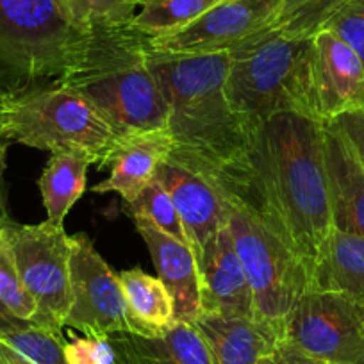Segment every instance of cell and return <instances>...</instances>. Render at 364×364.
<instances>
[{
	"mask_svg": "<svg viewBox=\"0 0 364 364\" xmlns=\"http://www.w3.org/2000/svg\"><path fill=\"white\" fill-rule=\"evenodd\" d=\"M209 184L282 241L311 273L334 230L321 122L295 113L269 118Z\"/></svg>",
	"mask_w": 364,
	"mask_h": 364,
	"instance_id": "obj_1",
	"label": "cell"
},
{
	"mask_svg": "<svg viewBox=\"0 0 364 364\" xmlns=\"http://www.w3.org/2000/svg\"><path fill=\"white\" fill-rule=\"evenodd\" d=\"M150 61L168 104L170 161L209 182L248 141L225 97L229 52L168 55L150 50Z\"/></svg>",
	"mask_w": 364,
	"mask_h": 364,
	"instance_id": "obj_2",
	"label": "cell"
},
{
	"mask_svg": "<svg viewBox=\"0 0 364 364\" xmlns=\"http://www.w3.org/2000/svg\"><path fill=\"white\" fill-rule=\"evenodd\" d=\"M59 82L86 97L118 134L168 127V104L150 61L149 36L131 23L87 31L79 58Z\"/></svg>",
	"mask_w": 364,
	"mask_h": 364,
	"instance_id": "obj_3",
	"label": "cell"
},
{
	"mask_svg": "<svg viewBox=\"0 0 364 364\" xmlns=\"http://www.w3.org/2000/svg\"><path fill=\"white\" fill-rule=\"evenodd\" d=\"M313 52V36H289L273 27L229 52L225 97L248 134L277 114L316 120Z\"/></svg>",
	"mask_w": 364,
	"mask_h": 364,
	"instance_id": "obj_4",
	"label": "cell"
},
{
	"mask_svg": "<svg viewBox=\"0 0 364 364\" xmlns=\"http://www.w3.org/2000/svg\"><path fill=\"white\" fill-rule=\"evenodd\" d=\"M86 36L61 0H0V90L18 95L59 80Z\"/></svg>",
	"mask_w": 364,
	"mask_h": 364,
	"instance_id": "obj_5",
	"label": "cell"
},
{
	"mask_svg": "<svg viewBox=\"0 0 364 364\" xmlns=\"http://www.w3.org/2000/svg\"><path fill=\"white\" fill-rule=\"evenodd\" d=\"M4 134L9 143L47 152H77L97 166L120 136L86 97L59 80L11 95Z\"/></svg>",
	"mask_w": 364,
	"mask_h": 364,
	"instance_id": "obj_6",
	"label": "cell"
},
{
	"mask_svg": "<svg viewBox=\"0 0 364 364\" xmlns=\"http://www.w3.org/2000/svg\"><path fill=\"white\" fill-rule=\"evenodd\" d=\"M229 205V230L243 264L254 302V318L284 339L293 307L309 288L304 262L250 215Z\"/></svg>",
	"mask_w": 364,
	"mask_h": 364,
	"instance_id": "obj_7",
	"label": "cell"
},
{
	"mask_svg": "<svg viewBox=\"0 0 364 364\" xmlns=\"http://www.w3.org/2000/svg\"><path fill=\"white\" fill-rule=\"evenodd\" d=\"M20 281L38 306L34 323L54 332H63L72 307L70 257L72 236L65 227L45 220L38 225L4 222Z\"/></svg>",
	"mask_w": 364,
	"mask_h": 364,
	"instance_id": "obj_8",
	"label": "cell"
},
{
	"mask_svg": "<svg viewBox=\"0 0 364 364\" xmlns=\"http://www.w3.org/2000/svg\"><path fill=\"white\" fill-rule=\"evenodd\" d=\"M284 339L328 364H364V300L307 289L289 314Z\"/></svg>",
	"mask_w": 364,
	"mask_h": 364,
	"instance_id": "obj_9",
	"label": "cell"
},
{
	"mask_svg": "<svg viewBox=\"0 0 364 364\" xmlns=\"http://www.w3.org/2000/svg\"><path fill=\"white\" fill-rule=\"evenodd\" d=\"M70 286L72 307L65 327L82 332L87 338H109L117 332L136 334L118 273L104 261L84 232L72 236Z\"/></svg>",
	"mask_w": 364,
	"mask_h": 364,
	"instance_id": "obj_10",
	"label": "cell"
},
{
	"mask_svg": "<svg viewBox=\"0 0 364 364\" xmlns=\"http://www.w3.org/2000/svg\"><path fill=\"white\" fill-rule=\"evenodd\" d=\"M282 0H222L173 34L149 38V48L168 55L230 52L279 18Z\"/></svg>",
	"mask_w": 364,
	"mask_h": 364,
	"instance_id": "obj_11",
	"label": "cell"
},
{
	"mask_svg": "<svg viewBox=\"0 0 364 364\" xmlns=\"http://www.w3.org/2000/svg\"><path fill=\"white\" fill-rule=\"evenodd\" d=\"M313 100L321 124L343 114L364 111V66L355 52L334 33L318 31L313 36Z\"/></svg>",
	"mask_w": 364,
	"mask_h": 364,
	"instance_id": "obj_12",
	"label": "cell"
},
{
	"mask_svg": "<svg viewBox=\"0 0 364 364\" xmlns=\"http://www.w3.org/2000/svg\"><path fill=\"white\" fill-rule=\"evenodd\" d=\"M173 152V138L166 129L120 134L99 168H109V177L91 188L93 193H118L131 204L156 178L157 170Z\"/></svg>",
	"mask_w": 364,
	"mask_h": 364,
	"instance_id": "obj_13",
	"label": "cell"
},
{
	"mask_svg": "<svg viewBox=\"0 0 364 364\" xmlns=\"http://www.w3.org/2000/svg\"><path fill=\"white\" fill-rule=\"evenodd\" d=\"M202 313L254 318L252 291L227 227L208 240L197 255Z\"/></svg>",
	"mask_w": 364,
	"mask_h": 364,
	"instance_id": "obj_14",
	"label": "cell"
},
{
	"mask_svg": "<svg viewBox=\"0 0 364 364\" xmlns=\"http://www.w3.org/2000/svg\"><path fill=\"white\" fill-rule=\"evenodd\" d=\"M156 181L170 195L197 257L209 237L229 223L225 198L204 177L170 159L161 164Z\"/></svg>",
	"mask_w": 364,
	"mask_h": 364,
	"instance_id": "obj_15",
	"label": "cell"
},
{
	"mask_svg": "<svg viewBox=\"0 0 364 364\" xmlns=\"http://www.w3.org/2000/svg\"><path fill=\"white\" fill-rule=\"evenodd\" d=\"M323 163L332 225L341 232L364 234V164L334 122L323 124Z\"/></svg>",
	"mask_w": 364,
	"mask_h": 364,
	"instance_id": "obj_16",
	"label": "cell"
},
{
	"mask_svg": "<svg viewBox=\"0 0 364 364\" xmlns=\"http://www.w3.org/2000/svg\"><path fill=\"white\" fill-rule=\"evenodd\" d=\"M136 230L146 243L157 269V277L163 281L175 304V321L193 323L200 307V279L195 252L188 245L168 236L157 229L145 216H132Z\"/></svg>",
	"mask_w": 364,
	"mask_h": 364,
	"instance_id": "obj_17",
	"label": "cell"
},
{
	"mask_svg": "<svg viewBox=\"0 0 364 364\" xmlns=\"http://www.w3.org/2000/svg\"><path fill=\"white\" fill-rule=\"evenodd\" d=\"M213 364H255L282 338L255 318L200 313L193 321Z\"/></svg>",
	"mask_w": 364,
	"mask_h": 364,
	"instance_id": "obj_18",
	"label": "cell"
},
{
	"mask_svg": "<svg viewBox=\"0 0 364 364\" xmlns=\"http://www.w3.org/2000/svg\"><path fill=\"white\" fill-rule=\"evenodd\" d=\"M364 300V234L332 230L309 273V288Z\"/></svg>",
	"mask_w": 364,
	"mask_h": 364,
	"instance_id": "obj_19",
	"label": "cell"
},
{
	"mask_svg": "<svg viewBox=\"0 0 364 364\" xmlns=\"http://www.w3.org/2000/svg\"><path fill=\"white\" fill-rule=\"evenodd\" d=\"M118 281L136 334L161 336L175 323L173 296L159 277L132 268L118 273Z\"/></svg>",
	"mask_w": 364,
	"mask_h": 364,
	"instance_id": "obj_20",
	"label": "cell"
},
{
	"mask_svg": "<svg viewBox=\"0 0 364 364\" xmlns=\"http://www.w3.org/2000/svg\"><path fill=\"white\" fill-rule=\"evenodd\" d=\"M50 154L38 186L47 211V222L63 227L66 215L86 191L87 168L91 166V161L80 154L66 150H55Z\"/></svg>",
	"mask_w": 364,
	"mask_h": 364,
	"instance_id": "obj_21",
	"label": "cell"
},
{
	"mask_svg": "<svg viewBox=\"0 0 364 364\" xmlns=\"http://www.w3.org/2000/svg\"><path fill=\"white\" fill-rule=\"evenodd\" d=\"M222 0H145L131 26L149 38L184 29Z\"/></svg>",
	"mask_w": 364,
	"mask_h": 364,
	"instance_id": "obj_22",
	"label": "cell"
},
{
	"mask_svg": "<svg viewBox=\"0 0 364 364\" xmlns=\"http://www.w3.org/2000/svg\"><path fill=\"white\" fill-rule=\"evenodd\" d=\"M348 0H282L279 18L273 29L296 38H311L325 27V23Z\"/></svg>",
	"mask_w": 364,
	"mask_h": 364,
	"instance_id": "obj_23",
	"label": "cell"
},
{
	"mask_svg": "<svg viewBox=\"0 0 364 364\" xmlns=\"http://www.w3.org/2000/svg\"><path fill=\"white\" fill-rule=\"evenodd\" d=\"M72 22L84 31L132 23L143 0H61Z\"/></svg>",
	"mask_w": 364,
	"mask_h": 364,
	"instance_id": "obj_24",
	"label": "cell"
},
{
	"mask_svg": "<svg viewBox=\"0 0 364 364\" xmlns=\"http://www.w3.org/2000/svg\"><path fill=\"white\" fill-rule=\"evenodd\" d=\"M0 338L36 364H68L63 332L48 331L34 321H22Z\"/></svg>",
	"mask_w": 364,
	"mask_h": 364,
	"instance_id": "obj_25",
	"label": "cell"
},
{
	"mask_svg": "<svg viewBox=\"0 0 364 364\" xmlns=\"http://www.w3.org/2000/svg\"><path fill=\"white\" fill-rule=\"evenodd\" d=\"M125 208H127V213L131 216H145L157 229H161L168 236L175 237V240H178L181 243L188 245L191 248L181 216H178L170 195L161 186L159 181L154 178L149 186L139 193V197L134 202H131V204H125Z\"/></svg>",
	"mask_w": 364,
	"mask_h": 364,
	"instance_id": "obj_26",
	"label": "cell"
},
{
	"mask_svg": "<svg viewBox=\"0 0 364 364\" xmlns=\"http://www.w3.org/2000/svg\"><path fill=\"white\" fill-rule=\"evenodd\" d=\"M4 222L6 220H0V302L20 320L33 321L38 314V306L20 281Z\"/></svg>",
	"mask_w": 364,
	"mask_h": 364,
	"instance_id": "obj_27",
	"label": "cell"
},
{
	"mask_svg": "<svg viewBox=\"0 0 364 364\" xmlns=\"http://www.w3.org/2000/svg\"><path fill=\"white\" fill-rule=\"evenodd\" d=\"M114 348V364H177L157 336L117 332L109 336Z\"/></svg>",
	"mask_w": 364,
	"mask_h": 364,
	"instance_id": "obj_28",
	"label": "cell"
},
{
	"mask_svg": "<svg viewBox=\"0 0 364 364\" xmlns=\"http://www.w3.org/2000/svg\"><path fill=\"white\" fill-rule=\"evenodd\" d=\"M157 338L177 364H213L208 346L193 323L175 321Z\"/></svg>",
	"mask_w": 364,
	"mask_h": 364,
	"instance_id": "obj_29",
	"label": "cell"
},
{
	"mask_svg": "<svg viewBox=\"0 0 364 364\" xmlns=\"http://www.w3.org/2000/svg\"><path fill=\"white\" fill-rule=\"evenodd\" d=\"M323 29L345 41L364 66V0H348Z\"/></svg>",
	"mask_w": 364,
	"mask_h": 364,
	"instance_id": "obj_30",
	"label": "cell"
},
{
	"mask_svg": "<svg viewBox=\"0 0 364 364\" xmlns=\"http://www.w3.org/2000/svg\"><path fill=\"white\" fill-rule=\"evenodd\" d=\"M68 364H114V348L109 338H73L65 343Z\"/></svg>",
	"mask_w": 364,
	"mask_h": 364,
	"instance_id": "obj_31",
	"label": "cell"
},
{
	"mask_svg": "<svg viewBox=\"0 0 364 364\" xmlns=\"http://www.w3.org/2000/svg\"><path fill=\"white\" fill-rule=\"evenodd\" d=\"M255 364H328L309 355L288 339H281L272 352L262 355Z\"/></svg>",
	"mask_w": 364,
	"mask_h": 364,
	"instance_id": "obj_32",
	"label": "cell"
},
{
	"mask_svg": "<svg viewBox=\"0 0 364 364\" xmlns=\"http://www.w3.org/2000/svg\"><path fill=\"white\" fill-rule=\"evenodd\" d=\"M332 122L345 132V136L352 143L353 150H355L357 157L364 164V111H360V113L343 114V117L336 118Z\"/></svg>",
	"mask_w": 364,
	"mask_h": 364,
	"instance_id": "obj_33",
	"label": "cell"
},
{
	"mask_svg": "<svg viewBox=\"0 0 364 364\" xmlns=\"http://www.w3.org/2000/svg\"><path fill=\"white\" fill-rule=\"evenodd\" d=\"M9 139L4 134V120H0V220H9L6 213L4 200V171H6V152H8Z\"/></svg>",
	"mask_w": 364,
	"mask_h": 364,
	"instance_id": "obj_34",
	"label": "cell"
},
{
	"mask_svg": "<svg viewBox=\"0 0 364 364\" xmlns=\"http://www.w3.org/2000/svg\"><path fill=\"white\" fill-rule=\"evenodd\" d=\"M0 364H36L0 338Z\"/></svg>",
	"mask_w": 364,
	"mask_h": 364,
	"instance_id": "obj_35",
	"label": "cell"
},
{
	"mask_svg": "<svg viewBox=\"0 0 364 364\" xmlns=\"http://www.w3.org/2000/svg\"><path fill=\"white\" fill-rule=\"evenodd\" d=\"M22 321H26V320H20V318H16L15 314H13L11 311L4 306V304L0 302V336L6 334L8 331H11L13 327L20 325Z\"/></svg>",
	"mask_w": 364,
	"mask_h": 364,
	"instance_id": "obj_36",
	"label": "cell"
},
{
	"mask_svg": "<svg viewBox=\"0 0 364 364\" xmlns=\"http://www.w3.org/2000/svg\"><path fill=\"white\" fill-rule=\"evenodd\" d=\"M9 99H11V95L6 93L4 90H0V120H4V113H6V107H8Z\"/></svg>",
	"mask_w": 364,
	"mask_h": 364,
	"instance_id": "obj_37",
	"label": "cell"
},
{
	"mask_svg": "<svg viewBox=\"0 0 364 364\" xmlns=\"http://www.w3.org/2000/svg\"><path fill=\"white\" fill-rule=\"evenodd\" d=\"M143 2H145V0H143Z\"/></svg>",
	"mask_w": 364,
	"mask_h": 364,
	"instance_id": "obj_38",
	"label": "cell"
}]
</instances>
